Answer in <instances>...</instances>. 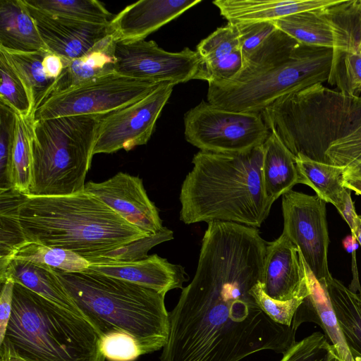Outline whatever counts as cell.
<instances>
[{"label": "cell", "instance_id": "cell-1", "mask_svg": "<svg viewBox=\"0 0 361 361\" xmlns=\"http://www.w3.org/2000/svg\"><path fill=\"white\" fill-rule=\"evenodd\" d=\"M267 245L257 228L208 223L195 276L169 312L160 361H240L262 350L283 354L296 342L297 330L273 321L250 293Z\"/></svg>", "mask_w": 361, "mask_h": 361}, {"label": "cell", "instance_id": "cell-2", "mask_svg": "<svg viewBox=\"0 0 361 361\" xmlns=\"http://www.w3.org/2000/svg\"><path fill=\"white\" fill-rule=\"evenodd\" d=\"M262 159V145L239 153L198 152L181 185L180 220L259 227L274 203L264 191Z\"/></svg>", "mask_w": 361, "mask_h": 361}, {"label": "cell", "instance_id": "cell-3", "mask_svg": "<svg viewBox=\"0 0 361 361\" xmlns=\"http://www.w3.org/2000/svg\"><path fill=\"white\" fill-rule=\"evenodd\" d=\"M333 49L307 46L277 30L233 79L209 82L207 102L237 112L261 113L279 98L330 80Z\"/></svg>", "mask_w": 361, "mask_h": 361}, {"label": "cell", "instance_id": "cell-4", "mask_svg": "<svg viewBox=\"0 0 361 361\" xmlns=\"http://www.w3.org/2000/svg\"><path fill=\"white\" fill-rule=\"evenodd\" d=\"M18 220L26 241L71 250L90 263L151 236L85 190L59 196L23 195Z\"/></svg>", "mask_w": 361, "mask_h": 361}, {"label": "cell", "instance_id": "cell-5", "mask_svg": "<svg viewBox=\"0 0 361 361\" xmlns=\"http://www.w3.org/2000/svg\"><path fill=\"white\" fill-rule=\"evenodd\" d=\"M80 314L99 337L125 333L142 355L163 348L169 334L165 295L90 269L68 273L54 269Z\"/></svg>", "mask_w": 361, "mask_h": 361}, {"label": "cell", "instance_id": "cell-6", "mask_svg": "<svg viewBox=\"0 0 361 361\" xmlns=\"http://www.w3.org/2000/svg\"><path fill=\"white\" fill-rule=\"evenodd\" d=\"M0 348L26 361H104L100 337L81 315L15 283Z\"/></svg>", "mask_w": 361, "mask_h": 361}, {"label": "cell", "instance_id": "cell-7", "mask_svg": "<svg viewBox=\"0 0 361 361\" xmlns=\"http://www.w3.org/2000/svg\"><path fill=\"white\" fill-rule=\"evenodd\" d=\"M261 114L295 156L328 163L331 144L361 123V97L318 83L279 98Z\"/></svg>", "mask_w": 361, "mask_h": 361}, {"label": "cell", "instance_id": "cell-8", "mask_svg": "<svg viewBox=\"0 0 361 361\" xmlns=\"http://www.w3.org/2000/svg\"><path fill=\"white\" fill-rule=\"evenodd\" d=\"M104 114L34 121L30 196H59L84 191L99 123Z\"/></svg>", "mask_w": 361, "mask_h": 361}, {"label": "cell", "instance_id": "cell-9", "mask_svg": "<svg viewBox=\"0 0 361 361\" xmlns=\"http://www.w3.org/2000/svg\"><path fill=\"white\" fill-rule=\"evenodd\" d=\"M183 121L187 142L204 152H245L263 145L271 133L261 113L228 111L204 101Z\"/></svg>", "mask_w": 361, "mask_h": 361}, {"label": "cell", "instance_id": "cell-10", "mask_svg": "<svg viewBox=\"0 0 361 361\" xmlns=\"http://www.w3.org/2000/svg\"><path fill=\"white\" fill-rule=\"evenodd\" d=\"M160 84L114 71L49 97L35 110L33 120L106 114L144 98Z\"/></svg>", "mask_w": 361, "mask_h": 361}, {"label": "cell", "instance_id": "cell-11", "mask_svg": "<svg viewBox=\"0 0 361 361\" xmlns=\"http://www.w3.org/2000/svg\"><path fill=\"white\" fill-rule=\"evenodd\" d=\"M272 23L305 45L334 51H360L361 0H340L329 7L293 14Z\"/></svg>", "mask_w": 361, "mask_h": 361}, {"label": "cell", "instance_id": "cell-12", "mask_svg": "<svg viewBox=\"0 0 361 361\" xmlns=\"http://www.w3.org/2000/svg\"><path fill=\"white\" fill-rule=\"evenodd\" d=\"M114 56L115 71L137 80L176 85L206 78L202 59L188 47L171 52L152 40L116 42Z\"/></svg>", "mask_w": 361, "mask_h": 361}, {"label": "cell", "instance_id": "cell-13", "mask_svg": "<svg viewBox=\"0 0 361 361\" xmlns=\"http://www.w3.org/2000/svg\"><path fill=\"white\" fill-rule=\"evenodd\" d=\"M326 202L317 195L293 190L282 195L283 233L296 245L318 281L331 276Z\"/></svg>", "mask_w": 361, "mask_h": 361}, {"label": "cell", "instance_id": "cell-14", "mask_svg": "<svg viewBox=\"0 0 361 361\" xmlns=\"http://www.w3.org/2000/svg\"><path fill=\"white\" fill-rule=\"evenodd\" d=\"M174 84L163 82L144 98L103 115L97 130L93 155L131 150L147 143Z\"/></svg>", "mask_w": 361, "mask_h": 361}, {"label": "cell", "instance_id": "cell-15", "mask_svg": "<svg viewBox=\"0 0 361 361\" xmlns=\"http://www.w3.org/2000/svg\"><path fill=\"white\" fill-rule=\"evenodd\" d=\"M84 190L149 235L164 228L159 211L149 198L142 180L137 176L118 172L102 182L88 181Z\"/></svg>", "mask_w": 361, "mask_h": 361}, {"label": "cell", "instance_id": "cell-16", "mask_svg": "<svg viewBox=\"0 0 361 361\" xmlns=\"http://www.w3.org/2000/svg\"><path fill=\"white\" fill-rule=\"evenodd\" d=\"M25 5L47 50L64 60L85 56L110 34L109 25L72 20Z\"/></svg>", "mask_w": 361, "mask_h": 361}, {"label": "cell", "instance_id": "cell-17", "mask_svg": "<svg viewBox=\"0 0 361 361\" xmlns=\"http://www.w3.org/2000/svg\"><path fill=\"white\" fill-rule=\"evenodd\" d=\"M260 282L264 293L276 300L310 295L301 253L283 233L267 243Z\"/></svg>", "mask_w": 361, "mask_h": 361}, {"label": "cell", "instance_id": "cell-18", "mask_svg": "<svg viewBox=\"0 0 361 361\" xmlns=\"http://www.w3.org/2000/svg\"><path fill=\"white\" fill-rule=\"evenodd\" d=\"M201 0H141L128 5L109 25L116 42L143 40Z\"/></svg>", "mask_w": 361, "mask_h": 361}, {"label": "cell", "instance_id": "cell-19", "mask_svg": "<svg viewBox=\"0 0 361 361\" xmlns=\"http://www.w3.org/2000/svg\"><path fill=\"white\" fill-rule=\"evenodd\" d=\"M88 269L129 281L166 295L175 288L183 289L188 276L184 268L169 262L157 254L130 262H99L90 263Z\"/></svg>", "mask_w": 361, "mask_h": 361}, {"label": "cell", "instance_id": "cell-20", "mask_svg": "<svg viewBox=\"0 0 361 361\" xmlns=\"http://www.w3.org/2000/svg\"><path fill=\"white\" fill-rule=\"evenodd\" d=\"M340 0H216L220 14L233 24L273 22L308 11L336 4Z\"/></svg>", "mask_w": 361, "mask_h": 361}, {"label": "cell", "instance_id": "cell-21", "mask_svg": "<svg viewBox=\"0 0 361 361\" xmlns=\"http://www.w3.org/2000/svg\"><path fill=\"white\" fill-rule=\"evenodd\" d=\"M196 51L203 60L208 83L228 81L243 67L238 33L233 23L218 27L197 44Z\"/></svg>", "mask_w": 361, "mask_h": 361}, {"label": "cell", "instance_id": "cell-22", "mask_svg": "<svg viewBox=\"0 0 361 361\" xmlns=\"http://www.w3.org/2000/svg\"><path fill=\"white\" fill-rule=\"evenodd\" d=\"M310 295L297 310L292 323L297 330L303 322H314L323 329L342 361H354L328 294L305 264Z\"/></svg>", "mask_w": 361, "mask_h": 361}, {"label": "cell", "instance_id": "cell-23", "mask_svg": "<svg viewBox=\"0 0 361 361\" xmlns=\"http://www.w3.org/2000/svg\"><path fill=\"white\" fill-rule=\"evenodd\" d=\"M0 49L23 53L48 51L23 0H0Z\"/></svg>", "mask_w": 361, "mask_h": 361}, {"label": "cell", "instance_id": "cell-24", "mask_svg": "<svg viewBox=\"0 0 361 361\" xmlns=\"http://www.w3.org/2000/svg\"><path fill=\"white\" fill-rule=\"evenodd\" d=\"M8 279L59 306L81 315L54 269L47 265L12 259L5 268L0 270V283H2Z\"/></svg>", "mask_w": 361, "mask_h": 361}, {"label": "cell", "instance_id": "cell-25", "mask_svg": "<svg viewBox=\"0 0 361 361\" xmlns=\"http://www.w3.org/2000/svg\"><path fill=\"white\" fill-rule=\"evenodd\" d=\"M262 176L265 193L272 202L299 183L295 156L276 135L271 133L262 145Z\"/></svg>", "mask_w": 361, "mask_h": 361}, {"label": "cell", "instance_id": "cell-26", "mask_svg": "<svg viewBox=\"0 0 361 361\" xmlns=\"http://www.w3.org/2000/svg\"><path fill=\"white\" fill-rule=\"evenodd\" d=\"M319 282L328 294L354 361H361V295L332 276Z\"/></svg>", "mask_w": 361, "mask_h": 361}, {"label": "cell", "instance_id": "cell-27", "mask_svg": "<svg viewBox=\"0 0 361 361\" xmlns=\"http://www.w3.org/2000/svg\"><path fill=\"white\" fill-rule=\"evenodd\" d=\"M299 171V183L307 185L317 195L335 207L341 200L344 186V168L310 159L303 154L295 156Z\"/></svg>", "mask_w": 361, "mask_h": 361}, {"label": "cell", "instance_id": "cell-28", "mask_svg": "<svg viewBox=\"0 0 361 361\" xmlns=\"http://www.w3.org/2000/svg\"><path fill=\"white\" fill-rule=\"evenodd\" d=\"M0 52L5 56L27 87L34 114L37 107L47 98L56 81L47 78L43 68V60L49 51L10 52L0 49Z\"/></svg>", "mask_w": 361, "mask_h": 361}, {"label": "cell", "instance_id": "cell-29", "mask_svg": "<svg viewBox=\"0 0 361 361\" xmlns=\"http://www.w3.org/2000/svg\"><path fill=\"white\" fill-rule=\"evenodd\" d=\"M16 114V127L10 167L11 187L27 195L32 183V135L33 116Z\"/></svg>", "mask_w": 361, "mask_h": 361}, {"label": "cell", "instance_id": "cell-30", "mask_svg": "<svg viewBox=\"0 0 361 361\" xmlns=\"http://www.w3.org/2000/svg\"><path fill=\"white\" fill-rule=\"evenodd\" d=\"M12 259L47 265L68 273L84 271L90 265L86 259L71 250L26 240L14 251L9 261Z\"/></svg>", "mask_w": 361, "mask_h": 361}, {"label": "cell", "instance_id": "cell-31", "mask_svg": "<svg viewBox=\"0 0 361 361\" xmlns=\"http://www.w3.org/2000/svg\"><path fill=\"white\" fill-rule=\"evenodd\" d=\"M23 195L13 188L0 190V270L25 241L18 220V209Z\"/></svg>", "mask_w": 361, "mask_h": 361}, {"label": "cell", "instance_id": "cell-32", "mask_svg": "<svg viewBox=\"0 0 361 361\" xmlns=\"http://www.w3.org/2000/svg\"><path fill=\"white\" fill-rule=\"evenodd\" d=\"M48 13L93 24L109 25L114 16L96 0H23Z\"/></svg>", "mask_w": 361, "mask_h": 361}, {"label": "cell", "instance_id": "cell-33", "mask_svg": "<svg viewBox=\"0 0 361 361\" xmlns=\"http://www.w3.org/2000/svg\"><path fill=\"white\" fill-rule=\"evenodd\" d=\"M63 70L56 80L47 98L63 92L90 79L114 72L106 61L98 54L88 52L85 56L66 61Z\"/></svg>", "mask_w": 361, "mask_h": 361}, {"label": "cell", "instance_id": "cell-34", "mask_svg": "<svg viewBox=\"0 0 361 361\" xmlns=\"http://www.w3.org/2000/svg\"><path fill=\"white\" fill-rule=\"evenodd\" d=\"M0 103L23 116H33L32 101L25 84L0 52Z\"/></svg>", "mask_w": 361, "mask_h": 361}, {"label": "cell", "instance_id": "cell-35", "mask_svg": "<svg viewBox=\"0 0 361 361\" xmlns=\"http://www.w3.org/2000/svg\"><path fill=\"white\" fill-rule=\"evenodd\" d=\"M340 91L359 96L361 92V55L359 51H335L332 73L329 81Z\"/></svg>", "mask_w": 361, "mask_h": 361}, {"label": "cell", "instance_id": "cell-36", "mask_svg": "<svg viewBox=\"0 0 361 361\" xmlns=\"http://www.w3.org/2000/svg\"><path fill=\"white\" fill-rule=\"evenodd\" d=\"M173 238V231L166 227L158 233L141 238L102 254L90 263L99 262H130L146 258L155 245Z\"/></svg>", "mask_w": 361, "mask_h": 361}, {"label": "cell", "instance_id": "cell-37", "mask_svg": "<svg viewBox=\"0 0 361 361\" xmlns=\"http://www.w3.org/2000/svg\"><path fill=\"white\" fill-rule=\"evenodd\" d=\"M250 293L258 306L275 322L291 326L294 315L308 295H300L288 300H279L269 296L262 289L261 282L255 285Z\"/></svg>", "mask_w": 361, "mask_h": 361}, {"label": "cell", "instance_id": "cell-38", "mask_svg": "<svg viewBox=\"0 0 361 361\" xmlns=\"http://www.w3.org/2000/svg\"><path fill=\"white\" fill-rule=\"evenodd\" d=\"M334 349L325 334L314 332L295 342L279 361H329Z\"/></svg>", "mask_w": 361, "mask_h": 361}, {"label": "cell", "instance_id": "cell-39", "mask_svg": "<svg viewBox=\"0 0 361 361\" xmlns=\"http://www.w3.org/2000/svg\"><path fill=\"white\" fill-rule=\"evenodd\" d=\"M15 112L0 103V190L11 188L9 167L14 142Z\"/></svg>", "mask_w": 361, "mask_h": 361}, {"label": "cell", "instance_id": "cell-40", "mask_svg": "<svg viewBox=\"0 0 361 361\" xmlns=\"http://www.w3.org/2000/svg\"><path fill=\"white\" fill-rule=\"evenodd\" d=\"M329 164L346 168L361 161V123L332 142L325 154Z\"/></svg>", "mask_w": 361, "mask_h": 361}, {"label": "cell", "instance_id": "cell-41", "mask_svg": "<svg viewBox=\"0 0 361 361\" xmlns=\"http://www.w3.org/2000/svg\"><path fill=\"white\" fill-rule=\"evenodd\" d=\"M100 349L105 359L109 361H134L142 355L135 338L121 332L101 337Z\"/></svg>", "mask_w": 361, "mask_h": 361}, {"label": "cell", "instance_id": "cell-42", "mask_svg": "<svg viewBox=\"0 0 361 361\" xmlns=\"http://www.w3.org/2000/svg\"><path fill=\"white\" fill-rule=\"evenodd\" d=\"M236 26L244 63L277 30L272 22L245 23Z\"/></svg>", "mask_w": 361, "mask_h": 361}, {"label": "cell", "instance_id": "cell-43", "mask_svg": "<svg viewBox=\"0 0 361 361\" xmlns=\"http://www.w3.org/2000/svg\"><path fill=\"white\" fill-rule=\"evenodd\" d=\"M0 295V343L3 341L9 323L13 307V290L15 283L6 280L1 283Z\"/></svg>", "mask_w": 361, "mask_h": 361}, {"label": "cell", "instance_id": "cell-44", "mask_svg": "<svg viewBox=\"0 0 361 361\" xmlns=\"http://www.w3.org/2000/svg\"><path fill=\"white\" fill-rule=\"evenodd\" d=\"M336 207L348 224L351 230V233H353L355 228L356 221L358 215L355 212L354 204L351 199L350 190L348 188L345 189L343 194L341 200Z\"/></svg>", "mask_w": 361, "mask_h": 361}, {"label": "cell", "instance_id": "cell-45", "mask_svg": "<svg viewBox=\"0 0 361 361\" xmlns=\"http://www.w3.org/2000/svg\"><path fill=\"white\" fill-rule=\"evenodd\" d=\"M357 243L358 242L355 237L350 234L343 239V245L345 250L352 255V271L353 274V279L349 289L354 293H356L357 290H359V294L361 295V286L359 282L358 272L356 264V250L358 246Z\"/></svg>", "mask_w": 361, "mask_h": 361}, {"label": "cell", "instance_id": "cell-46", "mask_svg": "<svg viewBox=\"0 0 361 361\" xmlns=\"http://www.w3.org/2000/svg\"><path fill=\"white\" fill-rule=\"evenodd\" d=\"M42 65L47 77L54 80L60 76L64 68L62 58L51 52L46 54Z\"/></svg>", "mask_w": 361, "mask_h": 361}, {"label": "cell", "instance_id": "cell-47", "mask_svg": "<svg viewBox=\"0 0 361 361\" xmlns=\"http://www.w3.org/2000/svg\"><path fill=\"white\" fill-rule=\"evenodd\" d=\"M344 178H361V161L350 166L344 168Z\"/></svg>", "mask_w": 361, "mask_h": 361}, {"label": "cell", "instance_id": "cell-48", "mask_svg": "<svg viewBox=\"0 0 361 361\" xmlns=\"http://www.w3.org/2000/svg\"><path fill=\"white\" fill-rule=\"evenodd\" d=\"M345 188L361 195V178H346L344 181Z\"/></svg>", "mask_w": 361, "mask_h": 361}, {"label": "cell", "instance_id": "cell-49", "mask_svg": "<svg viewBox=\"0 0 361 361\" xmlns=\"http://www.w3.org/2000/svg\"><path fill=\"white\" fill-rule=\"evenodd\" d=\"M0 361H26L1 348H0Z\"/></svg>", "mask_w": 361, "mask_h": 361}, {"label": "cell", "instance_id": "cell-50", "mask_svg": "<svg viewBox=\"0 0 361 361\" xmlns=\"http://www.w3.org/2000/svg\"><path fill=\"white\" fill-rule=\"evenodd\" d=\"M352 235L355 236L359 244L361 245V216L358 215L357 219L356 221V226L355 231Z\"/></svg>", "mask_w": 361, "mask_h": 361}, {"label": "cell", "instance_id": "cell-51", "mask_svg": "<svg viewBox=\"0 0 361 361\" xmlns=\"http://www.w3.org/2000/svg\"><path fill=\"white\" fill-rule=\"evenodd\" d=\"M329 361H342V360L340 358L336 348L333 351Z\"/></svg>", "mask_w": 361, "mask_h": 361}, {"label": "cell", "instance_id": "cell-52", "mask_svg": "<svg viewBox=\"0 0 361 361\" xmlns=\"http://www.w3.org/2000/svg\"><path fill=\"white\" fill-rule=\"evenodd\" d=\"M360 51V55H361V47H360V51Z\"/></svg>", "mask_w": 361, "mask_h": 361}, {"label": "cell", "instance_id": "cell-53", "mask_svg": "<svg viewBox=\"0 0 361 361\" xmlns=\"http://www.w3.org/2000/svg\"><path fill=\"white\" fill-rule=\"evenodd\" d=\"M361 40V39H360ZM360 47H361V44H360Z\"/></svg>", "mask_w": 361, "mask_h": 361}]
</instances>
